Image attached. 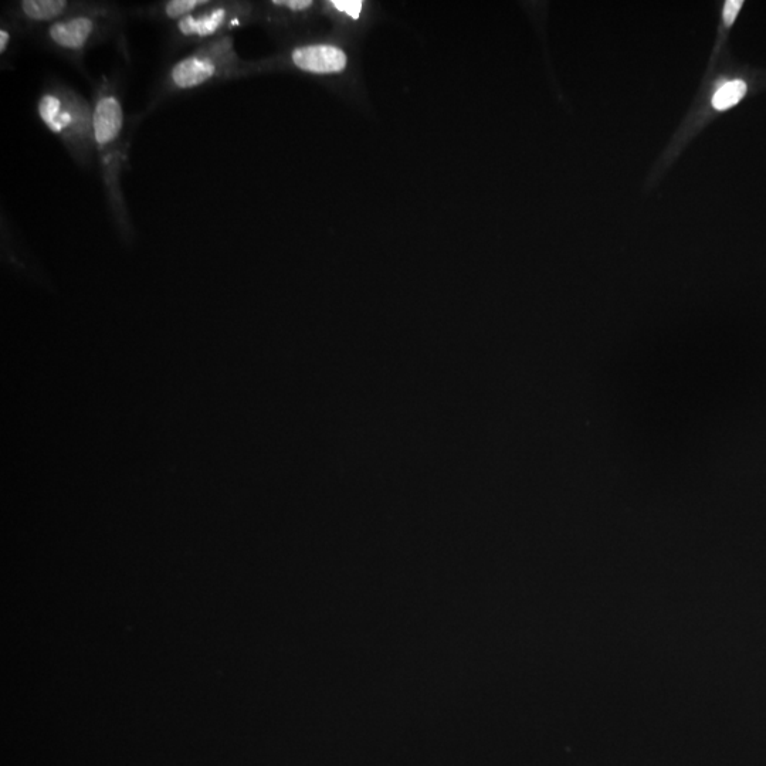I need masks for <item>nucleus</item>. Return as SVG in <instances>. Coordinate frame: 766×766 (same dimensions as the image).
Segmentation results:
<instances>
[{
  "mask_svg": "<svg viewBox=\"0 0 766 766\" xmlns=\"http://www.w3.org/2000/svg\"><path fill=\"white\" fill-rule=\"evenodd\" d=\"M254 73H259L257 63L240 59L235 37H220L201 44L166 67L149 96L147 113H152L172 98Z\"/></svg>",
  "mask_w": 766,
  "mask_h": 766,
  "instance_id": "f03ea898",
  "label": "nucleus"
},
{
  "mask_svg": "<svg viewBox=\"0 0 766 766\" xmlns=\"http://www.w3.org/2000/svg\"><path fill=\"white\" fill-rule=\"evenodd\" d=\"M745 93H747V84L744 81H731V83L725 84L715 93L713 98L714 107L720 111L728 110L732 105L740 103Z\"/></svg>",
  "mask_w": 766,
  "mask_h": 766,
  "instance_id": "9d476101",
  "label": "nucleus"
},
{
  "mask_svg": "<svg viewBox=\"0 0 766 766\" xmlns=\"http://www.w3.org/2000/svg\"><path fill=\"white\" fill-rule=\"evenodd\" d=\"M210 3L212 0H162V2L138 6V8L130 10L135 18L172 26L198 12V10L206 8Z\"/></svg>",
  "mask_w": 766,
  "mask_h": 766,
  "instance_id": "6e6552de",
  "label": "nucleus"
},
{
  "mask_svg": "<svg viewBox=\"0 0 766 766\" xmlns=\"http://www.w3.org/2000/svg\"><path fill=\"white\" fill-rule=\"evenodd\" d=\"M257 5L240 0H212L206 6L181 22L169 26L171 49L201 46L220 37L232 36L256 22Z\"/></svg>",
  "mask_w": 766,
  "mask_h": 766,
  "instance_id": "39448f33",
  "label": "nucleus"
},
{
  "mask_svg": "<svg viewBox=\"0 0 766 766\" xmlns=\"http://www.w3.org/2000/svg\"><path fill=\"white\" fill-rule=\"evenodd\" d=\"M36 115L43 127L59 140L80 168L96 161L94 113L91 100L66 81L49 77L36 98Z\"/></svg>",
  "mask_w": 766,
  "mask_h": 766,
  "instance_id": "20e7f679",
  "label": "nucleus"
},
{
  "mask_svg": "<svg viewBox=\"0 0 766 766\" xmlns=\"http://www.w3.org/2000/svg\"><path fill=\"white\" fill-rule=\"evenodd\" d=\"M325 5L332 12L340 13L345 18L354 20L361 18L362 10H364V2L362 0H330Z\"/></svg>",
  "mask_w": 766,
  "mask_h": 766,
  "instance_id": "9b49d317",
  "label": "nucleus"
},
{
  "mask_svg": "<svg viewBox=\"0 0 766 766\" xmlns=\"http://www.w3.org/2000/svg\"><path fill=\"white\" fill-rule=\"evenodd\" d=\"M284 64L314 76L340 74L348 66L347 53L332 43H300L291 47Z\"/></svg>",
  "mask_w": 766,
  "mask_h": 766,
  "instance_id": "0eeeda50",
  "label": "nucleus"
},
{
  "mask_svg": "<svg viewBox=\"0 0 766 766\" xmlns=\"http://www.w3.org/2000/svg\"><path fill=\"white\" fill-rule=\"evenodd\" d=\"M742 6L741 0H730V2L725 3L724 8V22L725 25L731 26L732 23H734L735 18H737L738 12H740Z\"/></svg>",
  "mask_w": 766,
  "mask_h": 766,
  "instance_id": "f8f14e48",
  "label": "nucleus"
},
{
  "mask_svg": "<svg viewBox=\"0 0 766 766\" xmlns=\"http://www.w3.org/2000/svg\"><path fill=\"white\" fill-rule=\"evenodd\" d=\"M22 39H25V36L22 35L18 26L2 15V19H0V61H2L3 70L10 69V64L18 52V46Z\"/></svg>",
  "mask_w": 766,
  "mask_h": 766,
  "instance_id": "1a4fd4ad",
  "label": "nucleus"
},
{
  "mask_svg": "<svg viewBox=\"0 0 766 766\" xmlns=\"http://www.w3.org/2000/svg\"><path fill=\"white\" fill-rule=\"evenodd\" d=\"M90 0H15L5 6V13L22 35L35 37L37 33L69 18L73 13L86 8Z\"/></svg>",
  "mask_w": 766,
  "mask_h": 766,
  "instance_id": "423d86ee",
  "label": "nucleus"
},
{
  "mask_svg": "<svg viewBox=\"0 0 766 766\" xmlns=\"http://www.w3.org/2000/svg\"><path fill=\"white\" fill-rule=\"evenodd\" d=\"M91 104L94 113V148L103 182L105 201L122 242L134 243L135 227L125 201L122 178L130 169V147L125 131L124 101L117 77L103 74L94 83Z\"/></svg>",
  "mask_w": 766,
  "mask_h": 766,
  "instance_id": "f257e3e1",
  "label": "nucleus"
},
{
  "mask_svg": "<svg viewBox=\"0 0 766 766\" xmlns=\"http://www.w3.org/2000/svg\"><path fill=\"white\" fill-rule=\"evenodd\" d=\"M130 15L131 10L120 3L90 2L69 18L37 33L33 40L42 49L70 61L84 73V61L94 47L108 42L122 43Z\"/></svg>",
  "mask_w": 766,
  "mask_h": 766,
  "instance_id": "7ed1b4c3",
  "label": "nucleus"
}]
</instances>
